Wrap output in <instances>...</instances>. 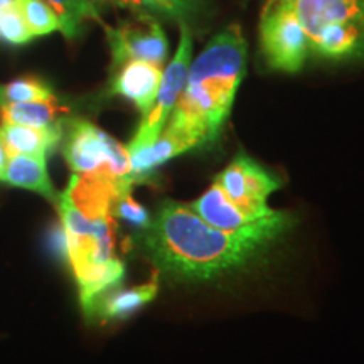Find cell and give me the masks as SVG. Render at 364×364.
<instances>
[{
    "mask_svg": "<svg viewBox=\"0 0 364 364\" xmlns=\"http://www.w3.org/2000/svg\"><path fill=\"white\" fill-rule=\"evenodd\" d=\"M294 225V216L275 211L241 231L208 225L186 204L166 201L140 230L139 245L159 270L181 280H211L248 267Z\"/></svg>",
    "mask_w": 364,
    "mask_h": 364,
    "instance_id": "obj_1",
    "label": "cell"
},
{
    "mask_svg": "<svg viewBox=\"0 0 364 364\" xmlns=\"http://www.w3.org/2000/svg\"><path fill=\"white\" fill-rule=\"evenodd\" d=\"M247 61L248 44L238 24L218 33L191 63L184 91L164 129L188 136L196 147L215 142L247 75Z\"/></svg>",
    "mask_w": 364,
    "mask_h": 364,
    "instance_id": "obj_2",
    "label": "cell"
},
{
    "mask_svg": "<svg viewBox=\"0 0 364 364\" xmlns=\"http://www.w3.org/2000/svg\"><path fill=\"white\" fill-rule=\"evenodd\" d=\"M56 208L68 238V263L75 273L81 306L91 316L95 302L117 289L125 277L124 262L115 255L113 218L85 216L66 193L58 194Z\"/></svg>",
    "mask_w": 364,
    "mask_h": 364,
    "instance_id": "obj_3",
    "label": "cell"
},
{
    "mask_svg": "<svg viewBox=\"0 0 364 364\" xmlns=\"http://www.w3.org/2000/svg\"><path fill=\"white\" fill-rule=\"evenodd\" d=\"M311 54L338 63H364V0H294Z\"/></svg>",
    "mask_w": 364,
    "mask_h": 364,
    "instance_id": "obj_4",
    "label": "cell"
},
{
    "mask_svg": "<svg viewBox=\"0 0 364 364\" xmlns=\"http://www.w3.org/2000/svg\"><path fill=\"white\" fill-rule=\"evenodd\" d=\"M59 144L73 174L103 176L135 184L127 145H122L85 118L63 120V136Z\"/></svg>",
    "mask_w": 364,
    "mask_h": 364,
    "instance_id": "obj_5",
    "label": "cell"
},
{
    "mask_svg": "<svg viewBox=\"0 0 364 364\" xmlns=\"http://www.w3.org/2000/svg\"><path fill=\"white\" fill-rule=\"evenodd\" d=\"M260 53L273 71L297 73L306 65L311 44L294 0H265L260 12Z\"/></svg>",
    "mask_w": 364,
    "mask_h": 364,
    "instance_id": "obj_6",
    "label": "cell"
},
{
    "mask_svg": "<svg viewBox=\"0 0 364 364\" xmlns=\"http://www.w3.org/2000/svg\"><path fill=\"white\" fill-rule=\"evenodd\" d=\"M191 58H193V33L186 22H181L179 48H177L169 66L162 73L161 86H159L157 97L154 100L152 107L142 117V122H140L134 139L127 145L129 152L150 145L162 134L164 127H166L172 110L179 102L182 91H184Z\"/></svg>",
    "mask_w": 364,
    "mask_h": 364,
    "instance_id": "obj_7",
    "label": "cell"
},
{
    "mask_svg": "<svg viewBox=\"0 0 364 364\" xmlns=\"http://www.w3.org/2000/svg\"><path fill=\"white\" fill-rule=\"evenodd\" d=\"M215 182L241 211L255 220L275 213L268 208L267 199L282 188V181L247 154H238Z\"/></svg>",
    "mask_w": 364,
    "mask_h": 364,
    "instance_id": "obj_8",
    "label": "cell"
},
{
    "mask_svg": "<svg viewBox=\"0 0 364 364\" xmlns=\"http://www.w3.org/2000/svg\"><path fill=\"white\" fill-rule=\"evenodd\" d=\"M112 51V66L117 70L127 61H147L162 66L169 54V41L154 16L135 14L134 21L120 26H103Z\"/></svg>",
    "mask_w": 364,
    "mask_h": 364,
    "instance_id": "obj_9",
    "label": "cell"
},
{
    "mask_svg": "<svg viewBox=\"0 0 364 364\" xmlns=\"http://www.w3.org/2000/svg\"><path fill=\"white\" fill-rule=\"evenodd\" d=\"M162 66L147 61H127L117 68L112 95L129 100L142 117L150 110L162 81Z\"/></svg>",
    "mask_w": 364,
    "mask_h": 364,
    "instance_id": "obj_10",
    "label": "cell"
},
{
    "mask_svg": "<svg viewBox=\"0 0 364 364\" xmlns=\"http://www.w3.org/2000/svg\"><path fill=\"white\" fill-rule=\"evenodd\" d=\"M194 147L196 144L188 136L164 129L162 134L152 144L129 152L132 177L135 182L145 181L150 172L156 171L159 166Z\"/></svg>",
    "mask_w": 364,
    "mask_h": 364,
    "instance_id": "obj_11",
    "label": "cell"
},
{
    "mask_svg": "<svg viewBox=\"0 0 364 364\" xmlns=\"http://www.w3.org/2000/svg\"><path fill=\"white\" fill-rule=\"evenodd\" d=\"M63 120L48 127H29L17 124L0 125V139L6 145L9 156H41L48 154L61 142Z\"/></svg>",
    "mask_w": 364,
    "mask_h": 364,
    "instance_id": "obj_12",
    "label": "cell"
},
{
    "mask_svg": "<svg viewBox=\"0 0 364 364\" xmlns=\"http://www.w3.org/2000/svg\"><path fill=\"white\" fill-rule=\"evenodd\" d=\"M193 211L201 216L208 225L218 228L223 231H241L253 226L260 220L248 216L236 204L231 201L216 182L204 193L198 201L191 204ZM263 220V218H262Z\"/></svg>",
    "mask_w": 364,
    "mask_h": 364,
    "instance_id": "obj_13",
    "label": "cell"
},
{
    "mask_svg": "<svg viewBox=\"0 0 364 364\" xmlns=\"http://www.w3.org/2000/svg\"><path fill=\"white\" fill-rule=\"evenodd\" d=\"M159 290V279L154 275L142 285L132 287L127 290H113L105 292L95 302L91 316H98L102 321H118L127 318L132 314L140 311L149 302L156 299Z\"/></svg>",
    "mask_w": 364,
    "mask_h": 364,
    "instance_id": "obj_14",
    "label": "cell"
},
{
    "mask_svg": "<svg viewBox=\"0 0 364 364\" xmlns=\"http://www.w3.org/2000/svg\"><path fill=\"white\" fill-rule=\"evenodd\" d=\"M0 181L7 182L14 188L33 191L53 203H56L58 199L56 191L49 179L48 167H46V157L22 156V154L11 156Z\"/></svg>",
    "mask_w": 364,
    "mask_h": 364,
    "instance_id": "obj_15",
    "label": "cell"
},
{
    "mask_svg": "<svg viewBox=\"0 0 364 364\" xmlns=\"http://www.w3.org/2000/svg\"><path fill=\"white\" fill-rule=\"evenodd\" d=\"M65 113H68V108L59 103L56 97L43 100V102L0 105V122L2 124L48 127L59 124Z\"/></svg>",
    "mask_w": 364,
    "mask_h": 364,
    "instance_id": "obj_16",
    "label": "cell"
},
{
    "mask_svg": "<svg viewBox=\"0 0 364 364\" xmlns=\"http://www.w3.org/2000/svg\"><path fill=\"white\" fill-rule=\"evenodd\" d=\"M56 12L59 19V33L66 39L80 38L85 29L86 21L102 22L98 7L91 0H44Z\"/></svg>",
    "mask_w": 364,
    "mask_h": 364,
    "instance_id": "obj_17",
    "label": "cell"
},
{
    "mask_svg": "<svg viewBox=\"0 0 364 364\" xmlns=\"http://www.w3.org/2000/svg\"><path fill=\"white\" fill-rule=\"evenodd\" d=\"M53 97L56 95L51 86L34 76H26V78L14 80L7 85H0V105L43 102V100Z\"/></svg>",
    "mask_w": 364,
    "mask_h": 364,
    "instance_id": "obj_18",
    "label": "cell"
},
{
    "mask_svg": "<svg viewBox=\"0 0 364 364\" xmlns=\"http://www.w3.org/2000/svg\"><path fill=\"white\" fill-rule=\"evenodd\" d=\"M16 7L34 38L56 33L61 27L56 12L44 0H17Z\"/></svg>",
    "mask_w": 364,
    "mask_h": 364,
    "instance_id": "obj_19",
    "label": "cell"
},
{
    "mask_svg": "<svg viewBox=\"0 0 364 364\" xmlns=\"http://www.w3.org/2000/svg\"><path fill=\"white\" fill-rule=\"evenodd\" d=\"M198 0H124L122 7L130 9L134 14L164 16L171 19H181L194 11Z\"/></svg>",
    "mask_w": 364,
    "mask_h": 364,
    "instance_id": "obj_20",
    "label": "cell"
},
{
    "mask_svg": "<svg viewBox=\"0 0 364 364\" xmlns=\"http://www.w3.org/2000/svg\"><path fill=\"white\" fill-rule=\"evenodd\" d=\"M34 39L29 27L22 19L19 9L16 6L4 9L0 12V41L11 46H24Z\"/></svg>",
    "mask_w": 364,
    "mask_h": 364,
    "instance_id": "obj_21",
    "label": "cell"
},
{
    "mask_svg": "<svg viewBox=\"0 0 364 364\" xmlns=\"http://www.w3.org/2000/svg\"><path fill=\"white\" fill-rule=\"evenodd\" d=\"M112 216L130 223V225L139 228V230H144V228L150 223L149 211L142 206V204H139L134 198H132L130 191L129 193L122 194L120 198L117 199L112 208Z\"/></svg>",
    "mask_w": 364,
    "mask_h": 364,
    "instance_id": "obj_22",
    "label": "cell"
},
{
    "mask_svg": "<svg viewBox=\"0 0 364 364\" xmlns=\"http://www.w3.org/2000/svg\"><path fill=\"white\" fill-rule=\"evenodd\" d=\"M48 247L58 260L68 262V238L63 225L51 228V231L48 235Z\"/></svg>",
    "mask_w": 364,
    "mask_h": 364,
    "instance_id": "obj_23",
    "label": "cell"
},
{
    "mask_svg": "<svg viewBox=\"0 0 364 364\" xmlns=\"http://www.w3.org/2000/svg\"><path fill=\"white\" fill-rule=\"evenodd\" d=\"M9 152L6 149V145H4L2 139H0V177H2L4 171H6V166H7V161H9Z\"/></svg>",
    "mask_w": 364,
    "mask_h": 364,
    "instance_id": "obj_24",
    "label": "cell"
},
{
    "mask_svg": "<svg viewBox=\"0 0 364 364\" xmlns=\"http://www.w3.org/2000/svg\"><path fill=\"white\" fill-rule=\"evenodd\" d=\"M91 2H93L97 7H102V6L122 7V2H124V0H91Z\"/></svg>",
    "mask_w": 364,
    "mask_h": 364,
    "instance_id": "obj_25",
    "label": "cell"
}]
</instances>
